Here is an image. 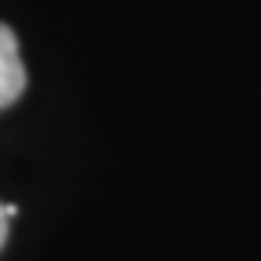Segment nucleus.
<instances>
[{"label":"nucleus","mask_w":261,"mask_h":261,"mask_svg":"<svg viewBox=\"0 0 261 261\" xmlns=\"http://www.w3.org/2000/svg\"><path fill=\"white\" fill-rule=\"evenodd\" d=\"M25 91V65H22V51L11 25L0 22V109H8L11 102H18Z\"/></svg>","instance_id":"nucleus-1"},{"label":"nucleus","mask_w":261,"mask_h":261,"mask_svg":"<svg viewBox=\"0 0 261 261\" xmlns=\"http://www.w3.org/2000/svg\"><path fill=\"white\" fill-rule=\"evenodd\" d=\"M11 218H15V207H11V203H0V247L8 243V232H11Z\"/></svg>","instance_id":"nucleus-2"}]
</instances>
